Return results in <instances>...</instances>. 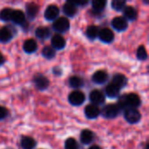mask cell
Instances as JSON below:
<instances>
[{"label":"cell","instance_id":"7c38bea8","mask_svg":"<svg viewBox=\"0 0 149 149\" xmlns=\"http://www.w3.org/2000/svg\"><path fill=\"white\" fill-rule=\"evenodd\" d=\"M35 86L39 90H45L49 86V80L43 75H38L34 79Z\"/></svg>","mask_w":149,"mask_h":149},{"label":"cell","instance_id":"7402d4cb","mask_svg":"<svg viewBox=\"0 0 149 149\" xmlns=\"http://www.w3.org/2000/svg\"><path fill=\"white\" fill-rule=\"evenodd\" d=\"M36 146V141L29 136H24L21 140V147L23 149H33Z\"/></svg>","mask_w":149,"mask_h":149},{"label":"cell","instance_id":"836d02e7","mask_svg":"<svg viewBox=\"0 0 149 149\" xmlns=\"http://www.w3.org/2000/svg\"><path fill=\"white\" fill-rule=\"evenodd\" d=\"M76 6H79V5H85L87 3V1H73L72 2Z\"/></svg>","mask_w":149,"mask_h":149},{"label":"cell","instance_id":"8d00e7d4","mask_svg":"<svg viewBox=\"0 0 149 149\" xmlns=\"http://www.w3.org/2000/svg\"><path fill=\"white\" fill-rule=\"evenodd\" d=\"M146 149H148V145H147V147H146Z\"/></svg>","mask_w":149,"mask_h":149},{"label":"cell","instance_id":"4fadbf2b","mask_svg":"<svg viewBox=\"0 0 149 149\" xmlns=\"http://www.w3.org/2000/svg\"><path fill=\"white\" fill-rule=\"evenodd\" d=\"M52 45L54 49L61 50L65 46V39L61 35L56 34L52 38Z\"/></svg>","mask_w":149,"mask_h":149},{"label":"cell","instance_id":"8992f818","mask_svg":"<svg viewBox=\"0 0 149 149\" xmlns=\"http://www.w3.org/2000/svg\"><path fill=\"white\" fill-rule=\"evenodd\" d=\"M58 14H59L58 7H57V5L55 4H51L46 8L45 11V17L49 21H52L54 19H57Z\"/></svg>","mask_w":149,"mask_h":149},{"label":"cell","instance_id":"603a6c76","mask_svg":"<svg viewBox=\"0 0 149 149\" xmlns=\"http://www.w3.org/2000/svg\"><path fill=\"white\" fill-rule=\"evenodd\" d=\"M35 34L40 39H46L50 37L51 31H50L49 28L41 26V27L37 28V30L35 31Z\"/></svg>","mask_w":149,"mask_h":149},{"label":"cell","instance_id":"6da1fadb","mask_svg":"<svg viewBox=\"0 0 149 149\" xmlns=\"http://www.w3.org/2000/svg\"><path fill=\"white\" fill-rule=\"evenodd\" d=\"M141 99L135 93H129L124 95L120 100L119 104L117 105L119 108H136L141 105Z\"/></svg>","mask_w":149,"mask_h":149},{"label":"cell","instance_id":"4dcf8cb0","mask_svg":"<svg viewBox=\"0 0 149 149\" xmlns=\"http://www.w3.org/2000/svg\"><path fill=\"white\" fill-rule=\"evenodd\" d=\"M78 148V142L73 138H69L66 140L65 143V149H77Z\"/></svg>","mask_w":149,"mask_h":149},{"label":"cell","instance_id":"44dd1931","mask_svg":"<svg viewBox=\"0 0 149 149\" xmlns=\"http://www.w3.org/2000/svg\"><path fill=\"white\" fill-rule=\"evenodd\" d=\"M120 87L111 83L106 87V93L110 98H116L120 93Z\"/></svg>","mask_w":149,"mask_h":149},{"label":"cell","instance_id":"ffe728a7","mask_svg":"<svg viewBox=\"0 0 149 149\" xmlns=\"http://www.w3.org/2000/svg\"><path fill=\"white\" fill-rule=\"evenodd\" d=\"M38 5H37L36 3H30L26 5V13L29 18L32 19L36 17V15L38 12Z\"/></svg>","mask_w":149,"mask_h":149},{"label":"cell","instance_id":"3957f363","mask_svg":"<svg viewBox=\"0 0 149 149\" xmlns=\"http://www.w3.org/2000/svg\"><path fill=\"white\" fill-rule=\"evenodd\" d=\"M119 112H120V108L117 105L109 104L104 107V108L102 109L100 113L103 115V117L107 119H113L119 114Z\"/></svg>","mask_w":149,"mask_h":149},{"label":"cell","instance_id":"d6a6232c","mask_svg":"<svg viewBox=\"0 0 149 149\" xmlns=\"http://www.w3.org/2000/svg\"><path fill=\"white\" fill-rule=\"evenodd\" d=\"M7 115H8V110L3 107H0V120H3Z\"/></svg>","mask_w":149,"mask_h":149},{"label":"cell","instance_id":"484cf974","mask_svg":"<svg viewBox=\"0 0 149 149\" xmlns=\"http://www.w3.org/2000/svg\"><path fill=\"white\" fill-rule=\"evenodd\" d=\"M69 84L73 88H79V87H81L84 84V81L83 79L80 78V77H78V76H72L69 79Z\"/></svg>","mask_w":149,"mask_h":149},{"label":"cell","instance_id":"277c9868","mask_svg":"<svg viewBox=\"0 0 149 149\" xmlns=\"http://www.w3.org/2000/svg\"><path fill=\"white\" fill-rule=\"evenodd\" d=\"M53 29L56 31H58V32H65L66 31L69 30V27H70V23L68 21V19L66 17H58L57 18L54 23H53Z\"/></svg>","mask_w":149,"mask_h":149},{"label":"cell","instance_id":"e575fe53","mask_svg":"<svg viewBox=\"0 0 149 149\" xmlns=\"http://www.w3.org/2000/svg\"><path fill=\"white\" fill-rule=\"evenodd\" d=\"M3 62H4V58H3V56L0 53V65H2L3 64Z\"/></svg>","mask_w":149,"mask_h":149},{"label":"cell","instance_id":"ac0fdd59","mask_svg":"<svg viewBox=\"0 0 149 149\" xmlns=\"http://www.w3.org/2000/svg\"><path fill=\"white\" fill-rule=\"evenodd\" d=\"M93 140V133L91 130H83L80 134V141L83 144H89Z\"/></svg>","mask_w":149,"mask_h":149},{"label":"cell","instance_id":"1f68e13d","mask_svg":"<svg viewBox=\"0 0 149 149\" xmlns=\"http://www.w3.org/2000/svg\"><path fill=\"white\" fill-rule=\"evenodd\" d=\"M137 58L141 60H145L148 58V53L144 46H140L137 50Z\"/></svg>","mask_w":149,"mask_h":149},{"label":"cell","instance_id":"5b68a950","mask_svg":"<svg viewBox=\"0 0 149 149\" xmlns=\"http://www.w3.org/2000/svg\"><path fill=\"white\" fill-rule=\"evenodd\" d=\"M68 100L72 106H80L81 104L84 103L86 100V96L80 91H74L70 93Z\"/></svg>","mask_w":149,"mask_h":149},{"label":"cell","instance_id":"ba28073f","mask_svg":"<svg viewBox=\"0 0 149 149\" xmlns=\"http://www.w3.org/2000/svg\"><path fill=\"white\" fill-rule=\"evenodd\" d=\"M112 25L115 30L121 31H125L127 28L128 24H127V21L124 17H116L112 20Z\"/></svg>","mask_w":149,"mask_h":149},{"label":"cell","instance_id":"30bf717a","mask_svg":"<svg viewBox=\"0 0 149 149\" xmlns=\"http://www.w3.org/2000/svg\"><path fill=\"white\" fill-rule=\"evenodd\" d=\"M100 110L96 105L91 104L85 108V114L88 119H95L100 115Z\"/></svg>","mask_w":149,"mask_h":149},{"label":"cell","instance_id":"7a4b0ae2","mask_svg":"<svg viewBox=\"0 0 149 149\" xmlns=\"http://www.w3.org/2000/svg\"><path fill=\"white\" fill-rule=\"evenodd\" d=\"M126 120L130 124H135L140 121L141 120V113L136 108H127L124 113Z\"/></svg>","mask_w":149,"mask_h":149},{"label":"cell","instance_id":"52a82bcc","mask_svg":"<svg viewBox=\"0 0 149 149\" xmlns=\"http://www.w3.org/2000/svg\"><path fill=\"white\" fill-rule=\"evenodd\" d=\"M99 38L104 43H111L114 38V34L112 30L108 28H103L99 31Z\"/></svg>","mask_w":149,"mask_h":149},{"label":"cell","instance_id":"8fae6325","mask_svg":"<svg viewBox=\"0 0 149 149\" xmlns=\"http://www.w3.org/2000/svg\"><path fill=\"white\" fill-rule=\"evenodd\" d=\"M93 81L96 84H99V85H102L104 83H106L108 79V74L105 72V71H102V70H100V71H97L93 73Z\"/></svg>","mask_w":149,"mask_h":149},{"label":"cell","instance_id":"d6986e66","mask_svg":"<svg viewBox=\"0 0 149 149\" xmlns=\"http://www.w3.org/2000/svg\"><path fill=\"white\" fill-rule=\"evenodd\" d=\"M12 38V33L7 27H3L0 29V42L7 43Z\"/></svg>","mask_w":149,"mask_h":149},{"label":"cell","instance_id":"2e32d148","mask_svg":"<svg viewBox=\"0 0 149 149\" xmlns=\"http://www.w3.org/2000/svg\"><path fill=\"white\" fill-rule=\"evenodd\" d=\"M11 20L17 24H23L25 20V15L24 14V12L22 10H13L12 16H11Z\"/></svg>","mask_w":149,"mask_h":149},{"label":"cell","instance_id":"f546056e","mask_svg":"<svg viewBox=\"0 0 149 149\" xmlns=\"http://www.w3.org/2000/svg\"><path fill=\"white\" fill-rule=\"evenodd\" d=\"M112 7L115 10H122L126 7V2L122 0H113L112 2Z\"/></svg>","mask_w":149,"mask_h":149},{"label":"cell","instance_id":"9c48e42d","mask_svg":"<svg viewBox=\"0 0 149 149\" xmlns=\"http://www.w3.org/2000/svg\"><path fill=\"white\" fill-rule=\"evenodd\" d=\"M90 100L93 105H101L105 102V96L104 94L99 90H93L90 93Z\"/></svg>","mask_w":149,"mask_h":149},{"label":"cell","instance_id":"cb8c5ba5","mask_svg":"<svg viewBox=\"0 0 149 149\" xmlns=\"http://www.w3.org/2000/svg\"><path fill=\"white\" fill-rule=\"evenodd\" d=\"M112 83L113 85L117 86L118 87L121 88V87H123L127 84V79H126V77L123 74H120L119 73V74H116V75L113 76Z\"/></svg>","mask_w":149,"mask_h":149},{"label":"cell","instance_id":"d4e9b609","mask_svg":"<svg viewBox=\"0 0 149 149\" xmlns=\"http://www.w3.org/2000/svg\"><path fill=\"white\" fill-rule=\"evenodd\" d=\"M13 10L10 8H4L0 11V20L2 21H10L11 20V16H12Z\"/></svg>","mask_w":149,"mask_h":149},{"label":"cell","instance_id":"e0dca14e","mask_svg":"<svg viewBox=\"0 0 149 149\" xmlns=\"http://www.w3.org/2000/svg\"><path fill=\"white\" fill-rule=\"evenodd\" d=\"M38 48L37 42L34 39H27L23 45V49L27 53H32L34 52Z\"/></svg>","mask_w":149,"mask_h":149},{"label":"cell","instance_id":"5bb4252c","mask_svg":"<svg viewBox=\"0 0 149 149\" xmlns=\"http://www.w3.org/2000/svg\"><path fill=\"white\" fill-rule=\"evenodd\" d=\"M63 11L64 13L68 16V17H73L76 12H77V6L72 2V1H68L66 2L64 6H63Z\"/></svg>","mask_w":149,"mask_h":149},{"label":"cell","instance_id":"83f0119b","mask_svg":"<svg viewBox=\"0 0 149 149\" xmlns=\"http://www.w3.org/2000/svg\"><path fill=\"white\" fill-rule=\"evenodd\" d=\"M99 35V30L96 26L92 25L89 26L86 30V36L89 39H94L98 37Z\"/></svg>","mask_w":149,"mask_h":149},{"label":"cell","instance_id":"4316f807","mask_svg":"<svg viewBox=\"0 0 149 149\" xmlns=\"http://www.w3.org/2000/svg\"><path fill=\"white\" fill-rule=\"evenodd\" d=\"M55 49L52 47V46H45L43 48L42 50V54L45 58H48V59H51L52 58H54L55 56Z\"/></svg>","mask_w":149,"mask_h":149},{"label":"cell","instance_id":"d590c367","mask_svg":"<svg viewBox=\"0 0 149 149\" xmlns=\"http://www.w3.org/2000/svg\"><path fill=\"white\" fill-rule=\"evenodd\" d=\"M89 149H101L99 146H93V147H91Z\"/></svg>","mask_w":149,"mask_h":149},{"label":"cell","instance_id":"9a60e30c","mask_svg":"<svg viewBox=\"0 0 149 149\" xmlns=\"http://www.w3.org/2000/svg\"><path fill=\"white\" fill-rule=\"evenodd\" d=\"M124 16L125 19L133 21L137 18V10L133 6H126L124 8Z\"/></svg>","mask_w":149,"mask_h":149},{"label":"cell","instance_id":"f1b7e54d","mask_svg":"<svg viewBox=\"0 0 149 149\" xmlns=\"http://www.w3.org/2000/svg\"><path fill=\"white\" fill-rule=\"evenodd\" d=\"M93 9L96 11H101L106 6V1L104 0H94L92 3Z\"/></svg>","mask_w":149,"mask_h":149}]
</instances>
